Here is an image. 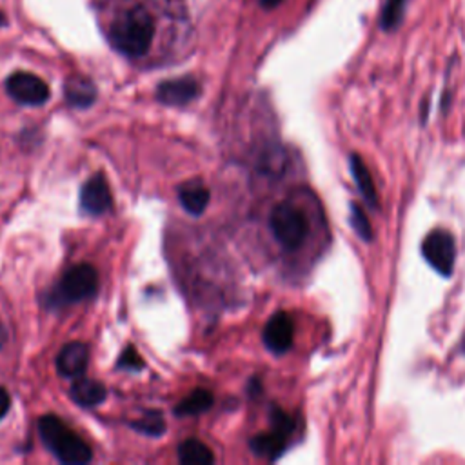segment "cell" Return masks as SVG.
<instances>
[{"label": "cell", "instance_id": "6da1fadb", "mask_svg": "<svg viewBox=\"0 0 465 465\" xmlns=\"http://www.w3.org/2000/svg\"><path fill=\"white\" fill-rule=\"evenodd\" d=\"M154 35L153 17L147 10L136 6L124 12L109 30L111 46L126 57H142L149 51Z\"/></svg>", "mask_w": 465, "mask_h": 465}, {"label": "cell", "instance_id": "7a4b0ae2", "mask_svg": "<svg viewBox=\"0 0 465 465\" xmlns=\"http://www.w3.org/2000/svg\"><path fill=\"white\" fill-rule=\"evenodd\" d=\"M39 432L46 447L57 456L59 461L68 465H84L91 461L93 454L89 445L59 416H42L39 420Z\"/></svg>", "mask_w": 465, "mask_h": 465}, {"label": "cell", "instance_id": "3957f363", "mask_svg": "<svg viewBox=\"0 0 465 465\" xmlns=\"http://www.w3.org/2000/svg\"><path fill=\"white\" fill-rule=\"evenodd\" d=\"M269 228L274 240L287 251L298 249L309 233V222L305 213L291 202H282L273 208L269 217Z\"/></svg>", "mask_w": 465, "mask_h": 465}, {"label": "cell", "instance_id": "277c9868", "mask_svg": "<svg viewBox=\"0 0 465 465\" xmlns=\"http://www.w3.org/2000/svg\"><path fill=\"white\" fill-rule=\"evenodd\" d=\"M296 429V422L291 414L282 411L280 407L271 411V431L256 434L251 440V451L256 456L276 460L280 458L289 443V438L293 436Z\"/></svg>", "mask_w": 465, "mask_h": 465}, {"label": "cell", "instance_id": "5b68a950", "mask_svg": "<svg viewBox=\"0 0 465 465\" xmlns=\"http://www.w3.org/2000/svg\"><path fill=\"white\" fill-rule=\"evenodd\" d=\"M456 255V240L447 229H432L422 240V256L443 278L452 276Z\"/></svg>", "mask_w": 465, "mask_h": 465}, {"label": "cell", "instance_id": "8992f818", "mask_svg": "<svg viewBox=\"0 0 465 465\" xmlns=\"http://www.w3.org/2000/svg\"><path fill=\"white\" fill-rule=\"evenodd\" d=\"M8 95L24 106H42L50 98L48 84L28 71H17L6 80Z\"/></svg>", "mask_w": 465, "mask_h": 465}, {"label": "cell", "instance_id": "52a82bcc", "mask_svg": "<svg viewBox=\"0 0 465 465\" xmlns=\"http://www.w3.org/2000/svg\"><path fill=\"white\" fill-rule=\"evenodd\" d=\"M98 287V274L93 265L80 264L66 271L59 285V293L66 302H80L95 294Z\"/></svg>", "mask_w": 465, "mask_h": 465}, {"label": "cell", "instance_id": "ba28073f", "mask_svg": "<svg viewBox=\"0 0 465 465\" xmlns=\"http://www.w3.org/2000/svg\"><path fill=\"white\" fill-rule=\"evenodd\" d=\"M264 346L273 353V355H285L294 340V322L285 312L274 313L262 333Z\"/></svg>", "mask_w": 465, "mask_h": 465}, {"label": "cell", "instance_id": "9c48e42d", "mask_svg": "<svg viewBox=\"0 0 465 465\" xmlns=\"http://www.w3.org/2000/svg\"><path fill=\"white\" fill-rule=\"evenodd\" d=\"M113 197L102 175L91 177L80 190V208L86 215L98 217L111 209Z\"/></svg>", "mask_w": 465, "mask_h": 465}, {"label": "cell", "instance_id": "30bf717a", "mask_svg": "<svg viewBox=\"0 0 465 465\" xmlns=\"http://www.w3.org/2000/svg\"><path fill=\"white\" fill-rule=\"evenodd\" d=\"M200 84L193 77H182L173 79L159 84L157 88V98L166 106H188L195 98L200 97Z\"/></svg>", "mask_w": 465, "mask_h": 465}, {"label": "cell", "instance_id": "8fae6325", "mask_svg": "<svg viewBox=\"0 0 465 465\" xmlns=\"http://www.w3.org/2000/svg\"><path fill=\"white\" fill-rule=\"evenodd\" d=\"M89 362V349L82 342H70L57 358V369L64 378H80Z\"/></svg>", "mask_w": 465, "mask_h": 465}, {"label": "cell", "instance_id": "7c38bea8", "mask_svg": "<svg viewBox=\"0 0 465 465\" xmlns=\"http://www.w3.org/2000/svg\"><path fill=\"white\" fill-rule=\"evenodd\" d=\"M349 170H351V175H353V181L364 199V202L367 204V208L371 209H378L380 208V199H378V191H377V186H375V181L371 177V172L367 168V164L364 163V159L360 157V154L353 153L349 157Z\"/></svg>", "mask_w": 465, "mask_h": 465}, {"label": "cell", "instance_id": "4fadbf2b", "mask_svg": "<svg viewBox=\"0 0 465 465\" xmlns=\"http://www.w3.org/2000/svg\"><path fill=\"white\" fill-rule=\"evenodd\" d=\"M209 197V190L200 181H190L179 188V200L182 208L193 217H200L206 211Z\"/></svg>", "mask_w": 465, "mask_h": 465}, {"label": "cell", "instance_id": "5bb4252c", "mask_svg": "<svg viewBox=\"0 0 465 465\" xmlns=\"http://www.w3.org/2000/svg\"><path fill=\"white\" fill-rule=\"evenodd\" d=\"M64 95L70 106L73 107H89L97 98V88L93 82L82 75H73L64 84Z\"/></svg>", "mask_w": 465, "mask_h": 465}, {"label": "cell", "instance_id": "9a60e30c", "mask_svg": "<svg viewBox=\"0 0 465 465\" xmlns=\"http://www.w3.org/2000/svg\"><path fill=\"white\" fill-rule=\"evenodd\" d=\"M70 395H71L73 402L80 407H97L106 400L107 391H106L104 384H100L97 380L77 378V382L70 389Z\"/></svg>", "mask_w": 465, "mask_h": 465}, {"label": "cell", "instance_id": "2e32d148", "mask_svg": "<svg viewBox=\"0 0 465 465\" xmlns=\"http://www.w3.org/2000/svg\"><path fill=\"white\" fill-rule=\"evenodd\" d=\"M179 460L184 465H211L215 461V454L200 440L190 438L179 445Z\"/></svg>", "mask_w": 465, "mask_h": 465}, {"label": "cell", "instance_id": "e0dca14e", "mask_svg": "<svg viewBox=\"0 0 465 465\" xmlns=\"http://www.w3.org/2000/svg\"><path fill=\"white\" fill-rule=\"evenodd\" d=\"M409 0H386L380 14V28L386 33L396 32L405 19Z\"/></svg>", "mask_w": 465, "mask_h": 465}, {"label": "cell", "instance_id": "ac0fdd59", "mask_svg": "<svg viewBox=\"0 0 465 465\" xmlns=\"http://www.w3.org/2000/svg\"><path fill=\"white\" fill-rule=\"evenodd\" d=\"M213 395L206 389H195L190 396H186L177 407H175V414L177 416H195V414H202L208 409H211L213 405Z\"/></svg>", "mask_w": 465, "mask_h": 465}, {"label": "cell", "instance_id": "d6986e66", "mask_svg": "<svg viewBox=\"0 0 465 465\" xmlns=\"http://www.w3.org/2000/svg\"><path fill=\"white\" fill-rule=\"evenodd\" d=\"M349 224H351L353 231L357 233V237H358L360 240H364V242H373V237H375V235H373V226H371L367 215L364 213V209H362L357 202H353V204L349 206Z\"/></svg>", "mask_w": 465, "mask_h": 465}, {"label": "cell", "instance_id": "ffe728a7", "mask_svg": "<svg viewBox=\"0 0 465 465\" xmlns=\"http://www.w3.org/2000/svg\"><path fill=\"white\" fill-rule=\"evenodd\" d=\"M131 425L147 436H161L166 431L164 418L159 411H147L140 420L133 422Z\"/></svg>", "mask_w": 465, "mask_h": 465}, {"label": "cell", "instance_id": "44dd1931", "mask_svg": "<svg viewBox=\"0 0 465 465\" xmlns=\"http://www.w3.org/2000/svg\"><path fill=\"white\" fill-rule=\"evenodd\" d=\"M118 367L126 371H140L144 369V360L138 357V353L133 348H127L118 358Z\"/></svg>", "mask_w": 465, "mask_h": 465}, {"label": "cell", "instance_id": "7402d4cb", "mask_svg": "<svg viewBox=\"0 0 465 465\" xmlns=\"http://www.w3.org/2000/svg\"><path fill=\"white\" fill-rule=\"evenodd\" d=\"M10 405H12L10 393H8L5 387H0V420H3V418L8 414Z\"/></svg>", "mask_w": 465, "mask_h": 465}, {"label": "cell", "instance_id": "603a6c76", "mask_svg": "<svg viewBox=\"0 0 465 465\" xmlns=\"http://www.w3.org/2000/svg\"><path fill=\"white\" fill-rule=\"evenodd\" d=\"M282 3H284V0H258V5H260L262 8H265V10H273V8L280 6Z\"/></svg>", "mask_w": 465, "mask_h": 465}, {"label": "cell", "instance_id": "cb8c5ba5", "mask_svg": "<svg viewBox=\"0 0 465 465\" xmlns=\"http://www.w3.org/2000/svg\"><path fill=\"white\" fill-rule=\"evenodd\" d=\"M6 342H8V333H6V328L0 324V349H3L5 346H6Z\"/></svg>", "mask_w": 465, "mask_h": 465}, {"label": "cell", "instance_id": "d4e9b609", "mask_svg": "<svg viewBox=\"0 0 465 465\" xmlns=\"http://www.w3.org/2000/svg\"><path fill=\"white\" fill-rule=\"evenodd\" d=\"M5 24H6V17L3 12H0V26H5Z\"/></svg>", "mask_w": 465, "mask_h": 465}, {"label": "cell", "instance_id": "484cf974", "mask_svg": "<svg viewBox=\"0 0 465 465\" xmlns=\"http://www.w3.org/2000/svg\"><path fill=\"white\" fill-rule=\"evenodd\" d=\"M461 349H463V353H465V344H463V348H461Z\"/></svg>", "mask_w": 465, "mask_h": 465}]
</instances>
